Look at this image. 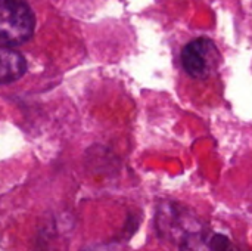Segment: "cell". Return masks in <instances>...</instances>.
<instances>
[{
    "mask_svg": "<svg viewBox=\"0 0 252 251\" xmlns=\"http://www.w3.org/2000/svg\"><path fill=\"white\" fill-rule=\"evenodd\" d=\"M35 18L25 0H0V43L22 44L34 34Z\"/></svg>",
    "mask_w": 252,
    "mask_h": 251,
    "instance_id": "6da1fadb",
    "label": "cell"
},
{
    "mask_svg": "<svg viewBox=\"0 0 252 251\" xmlns=\"http://www.w3.org/2000/svg\"><path fill=\"white\" fill-rule=\"evenodd\" d=\"M220 53L213 40L199 37L185 46L182 52V65L193 78H208L219 65Z\"/></svg>",
    "mask_w": 252,
    "mask_h": 251,
    "instance_id": "7a4b0ae2",
    "label": "cell"
},
{
    "mask_svg": "<svg viewBox=\"0 0 252 251\" xmlns=\"http://www.w3.org/2000/svg\"><path fill=\"white\" fill-rule=\"evenodd\" d=\"M180 251H238L230 240L216 232H192L183 243Z\"/></svg>",
    "mask_w": 252,
    "mask_h": 251,
    "instance_id": "3957f363",
    "label": "cell"
},
{
    "mask_svg": "<svg viewBox=\"0 0 252 251\" xmlns=\"http://www.w3.org/2000/svg\"><path fill=\"white\" fill-rule=\"evenodd\" d=\"M27 71L24 56L12 47L0 46V84H7L21 78Z\"/></svg>",
    "mask_w": 252,
    "mask_h": 251,
    "instance_id": "277c9868",
    "label": "cell"
}]
</instances>
